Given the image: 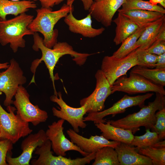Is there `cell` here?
I'll return each mask as SVG.
<instances>
[{
	"instance_id": "1",
	"label": "cell",
	"mask_w": 165,
	"mask_h": 165,
	"mask_svg": "<svg viewBox=\"0 0 165 165\" xmlns=\"http://www.w3.org/2000/svg\"><path fill=\"white\" fill-rule=\"evenodd\" d=\"M33 36L34 44L32 49L35 51L40 50L42 55L40 58L35 60L31 63L30 69L33 73V76L29 85L32 83H35V78L36 69L39 64L43 61L48 69L50 78L52 82L54 94L57 95L53 71L60 58L64 55L69 54L74 58L73 60L77 64L81 65L85 63L90 54L79 53L74 51L72 47L66 42H57L52 48H48L44 45L43 38L38 32H35Z\"/></svg>"
},
{
	"instance_id": "2",
	"label": "cell",
	"mask_w": 165,
	"mask_h": 165,
	"mask_svg": "<svg viewBox=\"0 0 165 165\" xmlns=\"http://www.w3.org/2000/svg\"><path fill=\"white\" fill-rule=\"evenodd\" d=\"M73 6L64 4L60 8L53 11L52 8L41 7L36 10L37 15L28 26L34 32H39L43 36V42L46 47L52 48L57 42L58 31L54 29L56 24L64 18L72 9Z\"/></svg>"
},
{
	"instance_id": "3",
	"label": "cell",
	"mask_w": 165,
	"mask_h": 165,
	"mask_svg": "<svg viewBox=\"0 0 165 165\" xmlns=\"http://www.w3.org/2000/svg\"><path fill=\"white\" fill-rule=\"evenodd\" d=\"M154 100L144 105L138 112L130 114L116 120H109L114 126L130 130L133 134L140 130L141 127L151 129L156 122L157 111L165 108V95L156 93Z\"/></svg>"
},
{
	"instance_id": "4",
	"label": "cell",
	"mask_w": 165,
	"mask_h": 165,
	"mask_svg": "<svg viewBox=\"0 0 165 165\" xmlns=\"http://www.w3.org/2000/svg\"><path fill=\"white\" fill-rule=\"evenodd\" d=\"M34 16L26 13L5 20H0V43L2 46L8 44L13 52L16 53L19 48H24L26 41L24 37L35 33L28 27Z\"/></svg>"
},
{
	"instance_id": "5",
	"label": "cell",
	"mask_w": 165,
	"mask_h": 165,
	"mask_svg": "<svg viewBox=\"0 0 165 165\" xmlns=\"http://www.w3.org/2000/svg\"><path fill=\"white\" fill-rule=\"evenodd\" d=\"M0 93V95L2 94ZM8 112L6 111L0 103V128L2 139L10 140L14 144L20 138L27 136L33 130L29 127L28 123L22 120L20 116L15 114V107L11 105L7 107Z\"/></svg>"
},
{
	"instance_id": "6",
	"label": "cell",
	"mask_w": 165,
	"mask_h": 165,
	"mask_svg": "<svg viewBox=\"0 0 165 165\" xmlns=\"http://www.w3.org/2000/svg\"><path fill=\"white\" fill-rule=\"evenodd\" d=\"M163 87L130 72L129 77L123 75L118 79L111 85V89L112 94L116 91L130 94L154 92L165 95V90Z\"/></svg>"
},
{
	"instance_id": "7",
	"label": "cell",
	"mask_w": 165,
	"mask_h": 165,
	"mask_svg": "<svg viewBox=\"0 0 165 165\" xmlns=\"http://www.w3.org/2000/svg\"><path fill=\"white\" fill-rule=\"evenodd\" d=\"M14 97L13 104L16 110V114L24 121L36 126L47 120L48 117L47 112L31 102L30 95L23 85L19 86Z\"/></svg>"
},
{
	"instance_id": "8",
	"label": "cell",
	"mask_w": 165,
	"mask_h": 165,
	"mask_svg": "<svg viewBox=\"0 0 165 165\" xmlns=\"http://www.w3.org/2000/svg\"><path fill=\"white\" fill-rule=\"evenodd\" d=\"M6 69L0 72V93L5 94L3 104L7 107L13 104V98L19 86L25 84L27 79L19 64L14 58L10 60L9 66Z\"/></svg>"
},
{
	"instance_id": "9",
	"label": "cell",
	"mask_w": 165,
	"mask_h": 165,
	"mask_svg": "<svg viewBox=\"0 0 165 165\" xmlns=\"http://www.w3.org/2000/svg\"><path fill=\"white\" fill-rule=\"evenodd\" d=\"M51 143L48 139L42 145L37 147L35 151L39 155L37 159L31 161L32 165H85L89 164L94 160L96 152L92 153L82 158L75 159L67 158L64 156L53 155L51 151Z\"/></svg>"
},
{
	"instance_id": "10",
	"label": "cell",
	"mask_w": 165,
	"mask_h": 165,
	"mask_svg": "<svg viewBox=\"0 0 165 165\" xmlns=\"http://www.w3.org/2000/svg\"><path fill=\"white\" fill-rule=\"evenodd\" d=\"M135 50L123 58H116L112 56L103 58L101 70L111 85L119 77L126 75L128 70L138 65Z\"/></svg>"
},
{
	"instance_id": "11",
	"label": "cell",
	"mask_w": 165,
	"mask_h": 165,
	"mask_svg": "<svg viewBox=\"0 0 165 165\" xmlns=\"http://www.w3.org/2000/svg\"><path fill=\"white\" fill-rule=\"evenodd\" d=\"M50 99L51 101L56 103L60 108L59 109L54 107L52 108L53 116L67 121L76 133L79 132V127H86V124L83 121V116L87 113L86 105L77 108L69 106L63 100L60 92L57 93V95L51 96Z\"/></svg>"
},
{
	"instance_id": "12",
	"label": "cell",
	"mask_w": 165,
	"mask_h": 165,
	"mask_svg": "<svg viewBox=\"0 0 165 165\" xmlns=\"http://www.w3.org/2000/svg\"><path fill=\"white\" fill-rule=\"evenodd\" d=\"M153 95V93H149L135 96L125 95L107 109L101 112L88 113L87 116L84 118L83 121H93L94 123H105L106 121L103 119L107 116L112 115L114 116L117 114L124 112L127 108L134 106H138L141 108L145 105V101Z\"/></svg>"
},
{
	"instance_id": "13",
	"label": "cell",
	"mask_w": 165,
	"mask_h": 165,
	"mask_svg": "<svg viewBox=\"0 0 165 165\" xmlns=\"http://www.w3.org/2000/svg\"><path fill=\"white\" fill-rule=\"evenodd\" d=\"M96 84L95 90L88 97L81 100L80 106L86 105L87 113L103 111L107 98L112 94L111 85L101 70L97 71L95 75Z\"/></svg>"
},
{
	"instance_id": "14",
	"label": "cell",
	"mask_w": 165,
	"mask_h": 165,
	"mask_svg": "<svg viewBox=\"0 0 165 165\" xmlns=\"http://www.w3.org/2000/svg\"><path fill=\"white\" fill-rule=\"evenodd\" d=\"M65 120L61 119L48 125L46 132L48 139L51 143V148L57 156H65L68 151L79 152L83 156L89 154L81 150L77 146L68 139L64 133Z\"/></svg>"
},
{
	"instance_id": "15",
	"label": "cell",
	"mask_w": 165,
	"mask_h": 165,
	"mask_svg": "<svg viewBox=\"0 0 165 165\" xmlns=\"http://www.w3.org/2000/svg\"><path fill=\"white\" fill-rule=\"evenodd\" d=\"M48 139L45 131L42 129L35 134H29L21 143L20 148L22 152L19 156L12 157V152H8L6 160L8 165H29L34 151Z\"/></svg>"
},
{
	"instance_id": "16",
	"label": "cell",
	"mask_w": 165,
	"mask_h": 165,
	"mask_svg": "<svg viewBox=\"0 0 165 165\" xmlns=\"http://www.w3.org/2000/svg\"><path fill=\"white\" fill-rule=\"evenodd\" d=\"M126 0H94L88 11L92 17L106 27L111 25L113 17Z\"/></svg>"
},
{
	"instance_id": "17",
	"label": "cell",
	"mask_w": 165,
	"mask_h": 165,
	"mask_svg": "<svg viewBox=\"0 0 165 165\" xmlns=\"http://www.w3.org/2000/svg\"><path fill=\"white\" fill-rule=\"evenodd\" d=\"M71 141L81 150L86 153L96 152L99 149L108 146L115 148L120 142L110 141L101 135L91 136L89 138L84 137L69 129L66 131Z\"/></svg>"
},
{
	"instance_id": "18",
	"label": "cell",
	"mask_w": 165,
	"mask_h": 165,
	"mask_svg": "<svg viewBox=\"0 0 165 165\" xmlns=\"http://www.w3.org/2000/svg\"><path fill=\"white\" fill-rule=\"evenodd\" d=\"M73 11L74 9L71 10L64 19V22L72 32L91 38L100 35L105 30L103 27L95 28L92 27V16L90 13H89L84 18L79 20L74 16Z\"/></svg>"
},
{
	"instance_id": "19",
	"label": "cell",
	"mask_w": 165,
	"mask_h": 165,
	"mask_svg": "<svg viewBox=\"0 0 165 165\" xmlns=\"http://www.w3.org/2000/svg\"><path fill=\"white\" fill-rule=\"evenodd\" d=\"M115 149L120 165H153L151 159L139 153L133 146L120 142Z\"/></svg>"
},
{
	"instance_id": "20",
	"label": "cell",
	"mask_w": 165,
	"mask_h": 165,
	"mask_svg": "<svg viewBox=\"0 0 165 165\" xmlns=\"http://www.w3.org/2000/svg\"><path fill=\"white\" fill-rule=\"evenodd\" d=\"M105 123H94L102 133L101 135L108 140H111L129 145L130 144L134 135L130 130L112 126L109 120Z\"/></svg>"
},
{
	"instance_id": "21",
	"label": "cell",
	"mask_w": 165,
	"mask_h": 165,
	"mask_svg": "<svg viewBox=\"0 0 165 165\" xmlns=\"http://www.w3.org/2000/svg\"><path fill=\"white\" fill-rule=\"evenodd\" d=\"M37 7L35 2L32 0L13 1L10 0H0V20H6L8 15L15 16L26 13L30 9Z\"/></svg>"
},
{
	"instance_id": "22",
	"label": "cell",
	"mask_w": 165,
	"mask_h": 165,
	"mask_svg": "<svg viewBox=\"0 0 165 165\" xmlns=\"http://www.w3.org/2000/svg\"><path fill=\"white\" fill-rule=\"evenodd\" d=\"M112 22L116 25L115 35L113 39V42L116 45L121 44L139 28L134 21L119 12H118L117 17Z\"/></svg>"
},
{
	"instance_id": "23",
	"label": "cell",
	"mask_w": 165,
	"mask_h": 165,
	"mask_svg": "<svg viewBox=\"0 0 165 165\" xmlns=\"http://www.w3.org/2000/svg\"><path fill=\"white\" fill-rule=\"evenodd\" d=\"M119 13L131 19L139 28H145L151 23L165 16V13L157 11L137 9Z\"/></svg>"
},
{
	"instance_id": "24",
	"label": "cell",
	"mask_w": 165,
	"mask_h": 165,
	"mask_svg": "<svg viewBox=\"0 0 165 165\" xmlns=\"http://www.w3.org/2000/svg\"><path fill=\"white\" fill-rule=\"evenodd\" d=\"M165 22V16L146 27L136 44L137 49L146 50L155 42V38Z\"/></svg>"
},
{
	"instance_id": "25",
	"label": "cell",
	"mask_w": 165,
	"mask_h": 165,
	"mask_svg": "<svg viewBox=\"0 0 165 165\" xmlns=\"http://www.w3.org/2000/svg\"><path fill=\"white\" fill-rule=\"evenodd\" d=\"M130 72L137 74L156 84L165 86V70L150 69L136 65Z\"/></svg>"
},
{
	"instance_id": "26",
	"label": "cell",
	"mask_w": 165,
	"mask_h": 165,
	"mask_svg": "<svg viewBox=\"0 0 165 165\" xmlns=\"http://www.w3.org/2000/svg\"><path fill=\"white\" fill-rule=\"evenodd\" d=\"M92 165H120L115 148L108 146L98 150Z\"/></svg>"
},
{
	"instance_id": "27",
	"label": "cell",
	"mask_w": 165,
	"mask_h": 165,
	"mask_svg": "<svg viewBox=\"0 0 165 165\" xmlns=\"http://www.w3.org/2000/svg\"><path fill=\"white\" fill-rule=\"evenodd\" d=\"M145 27L139 28L133 34L126 39L122 43L121 46L112 55L116 58L123 57L137 48L136 43L144 31Z\"/></svg>"
},
{
	"instance_id": "28",
	"label": "cell",
	"mask_w": 165,
	"mask_h": 165,
	"mask_svg": "<svg viewBox=\"0 0 165 165\" xmlns=\"http://www.w3.org/2000/svg\"><path fill=\"white\" fill-rule=\"evenodd\" d=\"M162 6L153 5L149 1L143 0H126L123 4L122 8L119 9L118 12L137 9L157 11L165 14V9Z\"/></svg>"
},
{
	"instance_id": "29",
	"label": "cell",
	"mask_w": 165,
	"mask_h": 165,
	"mask_svg": "<svg viewBox=\"0 0 165 165\" xmlns=\"http://www.w3.org/2000/svg\"><path fill=\"white\" fill-rule=\"evenodd\" d=\"M160 141L156 133L150 131V129H148L146 130V132L143 135L134 136L133 139L130 145L136 146L138 151L140 148L149 146L153 147Z\"/></svg>"
},
{
	"instance_id": "30",
	"label": "cell",
	"mask_w": 165,
	"mask_h": 165,
	"mask_svg": "<svg viewBox=\"0 0 165 165\" xmlns=\"http://www.w3.org/2000/svg\"><path fill=\"white\" fill-rule=\"evenodd\" d=\"M138 151L151 159L153 165H165V147L156 148L149 146L139 148Z\"/></svg>"
},
{
	"instance_id": "31",
	"label": "cell",
	"mask_w": 165,
	"mask_h": 165,
	"mask_svg": "<svg viewBox=\"0 0 165 165\" xmlns=\"http://www.w3.org/2000/svg\"><path fill=\"white\" fill-rule=\"evenodd\" d=\"M135 50L137 65L150 68H155L158 55L150 53L145 50L136 49Z\"/></svg>"
},
{
	"instance_id": "32",
	"label": "cell",
	"mask_w": 165,
	"mask_h": 165,
	"mask_svg": "<svg viewBox=\"0 0 165 165\" xmlns=\"http://www.w3.org/2000/svg\"><path fill=\"white\" fill-rule=\"evenodd\" d=\"M156 122L152 131L156 133L160 140L162 141L165 138V108L158 111L156 113Z\"/></svg>"
},
{
	"instance_id": "33",
	"label": "cell",
	"mask_w": 165,
	"mask_h": 165,
	"mask_svg": "<svg viewBox=\"0 0 165 165\" xmlns=\"http://www.w3.org/2000/svg\"><path fill=\"white\" fill-rule=\"evenodd\" d=\"M13 144L9 140L5 139L0 141V165H8L6 160L8 152H12Z\"/></svg>"
},
{
	"instance_id": "34",
	"label": "cell",
	"mask_w": 165,
	"mask_h": 165,
	"mask_svg": "<svg viewBox=\"0 0 165 165\" xmlns=\"http://www.w3.org/2000/svg\"><path fill=\"white\" fill-rule=\"evenodd\" d=\"M145 50L150 53L157 55L165 53V41L154 42Z\"/></svg>"
},
{
	"instance_id": "35",
	"label": "cell",
	"mask_w": 165,
	"mask_h": 165,
	"mask_svg": "<svg viewBox=\"0 0 165 165\" xmlns=\"http://www.w3.org/2000/svg\"><path fill=\"white\" fill-rule=\"evenodd\" d=\"M42 7L52 8L54 6L59 4L64 0H39Z\"/></svg>"
},
{
	"instance_id": "36",
	"label": "cell",
	"mask_w": 165,
	"mask_h": 165,
	"mask_svg": "<svg viewBox=\"0 0 165 165\" xmlns=\"http://www.w3.org/2000/svg\"><path fill=\"white\" fill-rule=\"evenodd\" d=\"M155 68L165 70V53L158 55Z\"/></svg>"
},
{
	"instance_id": "37",
	"label": "cell",
	"mask_w": 165,
	"mask_h": 165,
	"mask_svg": "<svg viewBox=\"0 0 165 165\" xmlns=\"http://www.w3.org/2000/svg\"><path fill=\"white\" fill-rule=\"evenodd\" d=\"M75 0H67L66 4L70 6H73V4ZM82 2L84 9L86 11H88L92 5L94 0H80Z\"/></svg>"
},
{
	"instance_id": "38",
	"label": "cell",
	"mask_w": 165,
	"mask_h": 165,
	"mask_svg": "<svg viewBox=\"0 0 165 165\" xmlns=\"http://www.w3.org/2000/svg\"><path fill=\"white\" fill-rule=\"evenodd\" d=\"M162 41H165V22L162 26L160 30L155 38L154 42Z\"/></svg>"
},
{
	"instance_id": "39",
	"label": "cell",
	"mask_w": 165,
	"mask_h": 165,
	"mask_svg": "<svg viewBox=\"0 0 165 165\" xmlns=\"http://www.w3.org/2000/svg\"><path fill=\"white\" fill-rule=\"evenodd\" d=\"M149 2L153 5L160 4L164 8H165V0H149Z\"/></svg>"
},
{
	"instance_id": "40",
	"label": "cell",
	"mask_w": 165,
	"mask_h": 165,
	"mask_svg": "<svg viewBox=\"0 0 165 165\" xmlns=\"http://www.w3.org/2000/svg\"><path fill=\"white\" fill-rule=\"evenodd\" d=\"M165 140L160 141L158 142L153 147L156 148H163L165 147Z\"/></svg>"
},
{
	"instance_id": "41",
	"label": "cell",
	"mask_w": 165,
	"mask_h": 165,
	"mask_svg": "<svg viewBox=\"0 0 165 165\" xmlns=\"http://www.w3.org/2000/svg\"><path fill=\"white\" fill-rule=\"evenodd\" d=\"M9 65V63L6 62L5 63H1L0 62V70L2 69H6Z\"/></svg>"
},
{
	"instance_id": "42",
	"label": "cell",
	"mask_w": 165,
	"mask_h": 165,
	"mask_svg": "<svg viewBox=\"0 0 165 165\" xmlns=\"http://www.w3.org/2000/svg\"><path fill=\"white\" fill-rule=\"evenodd\" d=\"M2 133H1V129H0V139H2Z\"/></svg>"
},
{
	"instance_id": "43",
	"label": "cell",
	"mask_w": 165,
	"mask_h": 165,
	"mask_svg": "<svg viewBox=\"0 0 165 165\" xmlns=\"http://www.w3.org/2000/svg\"><path fill=\"white\" fill-rule=\"evenodd\" d=\"M10 0L13 1H20V0ZM33 0V1H34L35 2V1H37L38 0Z\"/></svg>"
}]
</instances>
